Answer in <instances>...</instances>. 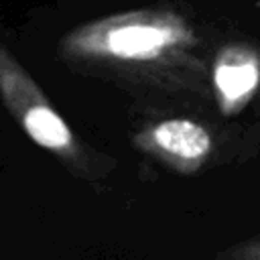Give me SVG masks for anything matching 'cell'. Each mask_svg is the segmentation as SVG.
Segmentation results:
<instances>
[{
	"label": "cell",
	"mask_w": 260,
	"mask_h": 260,
	"mask_svg": "<svg viewBox=\"0 0 260 260\" xmlns=\"http://www.w3.org/2000/svg\"><path fill=\"white\" fill-rule=\"evenodd\" d=\"M57 53L71 71L160 108L203 110L213 104V53L191 18L169 6L120 10L81 22L61 37Z\"/></svg>",
	"instance_id": "1"
},
{
	"label": "cell",
	"mask_w": 260,
	"mask_h": 260,
	"mask_svg": "<svg viewBox=\"0 0 260 260\" xmlns=\"http://www.w3.org/2000/svg\"><path fill=\"white\" fill-rule=\"evenodd\" d=\"M136 150L162 167L191 177L207 169L219 150L217 130L195 114H154L132 132Z\"/></svg>",
	"instance_id": "3"
},
{
	"label": "cell",
	"mask_w": 260,
	"mask_h": 260,
	"mask_svg": "<svg viewBox=\"0 0 260 260\" xmlns=\"http://www.w3.org/2000/svg\"><path fill=\"white\" fill-rule=\"evenodd\" d=\"M217 258H221V260H260V234H256L250 240L232 244L230 248L221 250L217 254Z\"/></svg>",
	"instance_id": "5"
},
{
	"label": "cell",
	"mask_w": 260,
	"mask_h": 260,
	"mask_svg": "<svg viewBox=\"0 0 260 260\" xmlns=\"http://www.w3.org/2000/svg\"><path fill=\"white\" fill-rule=\"evenodd\" d=\"M0 102L20 130L69 175L85 183H104L116 158L87 144L53 106L37 79L0 39Z\"/></svg>",
	"instance_id": "2"
},
{
	"label": "cell",
	"mask_w": 260,
	"mask_h": 260,
	"mask_svg": "<svg viewBox=\"0 0 260 260\" xmlns=\"http://www.w3.org/2000/svg\"><path fill=\"white\" fill-rule=\"evenodd\" d=\"M213 104L223 118L240 116L260 91V49L225 43L211 57Z\"/></svg>",
	"instance_id": "4"
}]
</instances>
